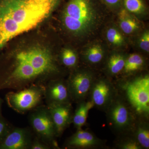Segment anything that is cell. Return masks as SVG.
<instances>
[{"label": "cell", "mask_w": 149, "mask_h": 149, "mask_svg": "<svg viewBox=\"0 0 149 149\" xmlns=\"http://www.w3.org/2000/svg\"><path fill=\"white\" fill-rule=\"evenodd\" d=\"M63 0H1L0 52L19 35L45 21Z\"/></svg>", "instance_id": "obj_1"}, {"label": "cell", "mask_w": 149, "mask_h": 149, "mask_svg": "<svg viewBox=\"0 0 149 149\" xmlns=\"http://www.w3.org/2000/svg\"><path fill=\"white\" fill-rule=\"evenodd\" d=\"M101 0H68L62 13L64 29L74 37L87 39L95 34L104 17Z\"/></svg>", "instance_id": "obj_2"}, {"label": "cell", "mask_w": 149, "mask_h": 149, "mask_svg": "<svg viewBox=\"0 0 149 149\" xmlns=\"http://www.w3.org/2000/svg\"><path fill=\"white\" fill-rule=\"evenodd\" d=\"M125 100L136 116L148 119L149 115V77L143 75L123 84Z\"/></svg>", "instance_id": "obj_3"}, {"label": "cell", "mask_w": 149, "mask_h": 149, "mask_svg": "<svg viewBox=\"0 0 149 149\" xmlns=\"http://www.w3.org/2000/svg\"><path fill=\"white\" fill-rule=\"evenodd\" d=\"M45 85L33 84L21 90L6 94L8 105L17 113L24 114L42 104L45 97Z\"/></svg>", "instance_id": "obj_4"}, {"label": "cell", "mask_w": 149, "mask_h": 149, "mask_svg": "<svg viewBox=\"0 0 149 149\" xmlns=\"http://www.w3.org/2000/svg\"><path fill=\"white\" fill-rule=\"evenodd\" d=\"M29 122L35 136L52 149L59 148L55 127L46 105H40L30 111Z\"/></svg>", "instance_id": "obj_5"}, {"label": "cell", "mask_w": 149, "mask_h": 149, "mask_svg": "<svg viewBox=\"0 0 149 149\" xmlns=\"http://www.w3.org/2000/svg\"><path fill=\"white\" fill-rule=\"evenodd\" d=\"M105 110L108 121L113 130L120 133L133 131L136 116L125 98L116 94Z\"/></svg>", "instance_id": "obj_6"}, {"label": "cell", "mask_w": 149, "mask_h": 149, "mask_svg": "<svg viewBox=\"0 0 149 149\" xmlns=\"http://www.w3.org/2000/svg\"><path fill=\"white\" fill-rule=\"evenodd\" d=\"M96 78L92 72L79 70L73 72L67 80L72 101H83L90 94Z\"/></svg>", "instance_id": "obj_7"}, {"label": "cell", "mask_w": 149, "mask_h": 149, "mask_svg": "<svg viewBox=\"0 0 149 149\" xmlns=\"http://www.w3.org/2000/svg\"><path fill=\"white\" fill-rule=\"evenodd\" d=\"M91 101L94 107L106 109L116 95L113 84L104 78L96 79L91 88Z\"/></svg>", "instance_id": "obj_8"}, {"label": "cell", "mask_w": 149, "mask_h": 149, "mask_svg": "<svg viewBox=\"0 0 149 149\" xmlns=\"http://www.w3.org/2000/svg\"><path fill=\"white\" fill-rule=\"evenodd\" d=\"M46 105L71 103L67 80L61 77L49 81L45 85V97Z\"/></svg>", "instance_id": "obj_9"}, {"label": "cell", "mask_w": 149, "mask_h": 149, "mask_svg": "<svg viewBox=\"0 0 149 149\" xmlns=\"http://www.w3.org/2000/svg\"><path fill=\"white\" fill-rule=\"evenodd\" d=\"M34 136L31 128L13 127L0 144V149H30Z\"/></svg>", "instance_id": "obj_10"}, {"label": "cell", "mask_w": 149, "mask_h": 149, "mask_svg": "<svg viewBox=\"0 0 149 149\" xmlns=\"http://www.w3.org/2000/svg\"><path fill=\"white\" fill-rule=\"evenodd\" d=\"M47 106L54 124L57 136L60 137L72 123L73 112L72 104L65 103Z\"/></svg>", "instance_id": "obj_11"}, {"label": "cell", "mask_w": 149, "mask_h": 149, "mask_svg": "<svg viewBox=\"0 0 149 149\" xmlns=\"http://www.w3.org/2000/svg\"><path fill=\"white\" fill-rule=\"evenodd\" d=\"M103 142L93 133L80 128L67 139L64 147L70 149L91 148L100 146Z\"/></svg>", "instance_id": "obj_12"}, {"label": "cell", "mask_w": 149, "mask_h": 149, "mask_svg": "<svg viewBox=\"0 0 149 149\" xmlns=\"http://www.w3.org/2000/svg\"><path fill=\"white\" fill-rule=\"evenodd\" d=\"M118 23L120 29L126 35H131L140 29L141 24L138 19L124 8L118 13Z\"/></svg>", "instance_id": "obj_13"}, {"label": "cell", "mask_w": 149, "mask_h": 149, "mask_svg": "<svg viewBox=\"0 0 149 149\" xmlns=\"http://www.w3.org/2000/svg\"><path fill=\"white\" fill-rule=\"evenodd\" d=\"M93 107L94 105L91 100L83 101L78 103L77 108L73 112L72 120V123L77 130L82 128L85 125L88 112Z\"/></svg>", "instance_id": "obj_14"}, {"label": "cell", "mask_w": 149, "mask_h": 149, "mask_svg": "<svg viewBox=\"0 0 149 149\" xmlns=\"http://www.w3.org/2000/svg\"><path fill=\"white\" fill-rule=\"evenodd\" d=\"M136 121L133 131H134V138L142 148H149V128L148 124L144 121Z\"/></svg>", "instance_id": "obj_15"}, {"label": "cell", "mask_w": 149, "mask_h": 149, "mask_svg": "<svg viewBox=\"0 0 149 149\" xmlns=\"http://www.w3.org/2000/svg\"><path fill=\"white\" fill-rule=\"evenodd\" d=\"M126 57L121 53H113L109 56L107 63V69L110 75L116 76L122 72Z\"/></svg>", "instance_id": "obj_16"}, {"label": "cell", "mask_w": 149, "mask_h": 149, "mask_svg": "<svg viewBox=\"0 0 149 149\" xmlns=\"http://www.w3.org/2000/svg\"><path fill=\"white\" fill-rule=\"evenodd\" d=\"M145 60L143 57L137 54H132L126 58L122 72L130 74L140 70L143 67Z\"/></svg>", "instance_id": "obj_17"}, {"label": "cell", "mask_w": 149, "mask_h": 149, "mask_svg": "<svg viewBox=\"0 0 149 149\" xmlns=\"http://www.w3.org/2000/svg\"><path fill=\"white\" fill-rule=\"evenodd\" d=\"M104 52L102 47L99 44H94L90 46L85 51L83 57L85 61L89 64H98L102 61Z\"/></svg>", "instance_id": "obj_18"}, {"label": "cell", "mask_w": 149, "mask_h": 149, "mask_svg": "<svg viewBox=\"0 0 149 149\" xmlns=\"http://www.w3.org/2000/svg\"><path fill=\"white\" fill-rule=\"evenodd\" d=\"M122 4L123 8L134 14H142L147 9L145 0H123Z\"/></svg>", "instance_id": "obj_19"}, {"label": "cell", "mask_w": 149, "mask_h": 149, "mask_svg": "<svg viewBox=\"0 0 149 149\" xmlns=\"http://www.w3.org/2000/svg\"><path fill=\"white\" fill-rule=\"evenodd\" d=\"M106 37L109 42L114 47H120L125 45L124 37L116 27H110L107 30Z\"/></svg>", "instance_id": "obj_20"}, {"label": "cell", "mask_w": 149, "mask_h": 149, "mask_svg": "<svg viewBox=\"0 0 149 149\" xmlns=\"http://www.w3.org/2000/svg\"><path fill=\"white\" fill-rule=\"evenodd\" d=\"M78 56L72 49L66 48L63 50L61 56L62 64L69 68L75 67L78 62Z\"/></svg>", "instance_id": "obj_21"}, {"label": "cell", "mask_w": 149, "mask_h": 149, "mask_svg": "<svg viewBox=\"0 0 149 149\" xmlns=\"http://www.w3.org/2000/svg\"><path fill=\"white\" fill-rule=\"evenodd\" d=\"M14 126L2 115L0 116V144L9 133Z\"/></svg>", "instance_id": "obj_22"}, {"label": "cell", "mask_w": 149, "mask_h": 149, "mask_svg": "<svg viewBox=\"0 0 149 149\" xmlns=\"http://www.w3.org/2000/svg\"><path fill=\"white\" fill-rule=\"evenodd\" d=\"M118 147L121 149H143L134 138L123 140L118 145Z\"/></svg>", "instance_id": "obj_23"}, {"label": "cell", "mask_w": 149, "mask_h": 149, "mask_svg": "<svg viewBox=\"0 0 149 149\" xmlns=\"http://www.w3.org/2000/svg\"><path fill=\"white\" fill-rule=\"evenodd\" d=\"M139 45L140 48L147 53L149 52V32L148 30L143 33L141 35L139 41Z\"/></svg>", "instance_id": "obj_24"}, {"label": "cell", "mask_w": 149, "mask_h": 149, "mask_svg": "<svg viewBox=\"0 0 149 149\" xmlns=\"http://www.w3.org/2000/svg\"><path fill=\"white\" fill-rule=\"evenodd\" d=\"M49 146L41 141L36 136H34L30 149H50Z\"/></svg>", "instance_id": "obj_25"}, {"label": "cell", "mask_w": 149, "mask_h": 149, "mask_svg": "<svg viewBox=\"0 0 149 149\" xmlns=\"http://www.w3.org/2000/svg\"><path fill=\"white\" fill-rule=\"evenodd\" d=\"M123 0H101L103 4L107 7L116 8L122 4Z\"/></svg>", "instance_id": "obj_26"}, {"label": "cell", "mask_w": 149, "mask_h": 149, "mask_svg": "<svg viewBox=\"0 0 149 149\" xmlns=\"http://www.w3.org/2000/svg\"><path fill=\"white\" fill-rule=\"evenodd\" d=\"M3 101L2 99L0 98V116H2L1 113V109H2V104L3 103Z\"/></svg>", "instance_id": "obj_27"}, {"label": "cell", "mask_w": 149, "mask_h": 149, "mask_svg": "<svg viewBox=\"0 0 149 149\" xmlns=\"http://www.w3.org/2000/svg\"><path fill=\"white\" fill-rule=\"evenodd\" d=\"M1 1V0H0V1Z\"/></svg>", "instance_id": "obj_28"}]
</instances>
